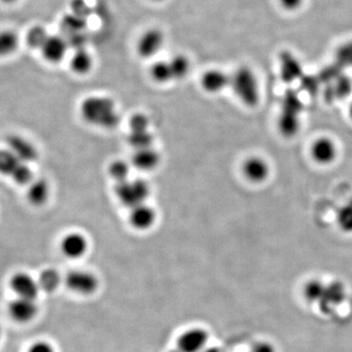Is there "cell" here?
I'll use <instances>...</instances> for the list:
<instances>
[{"label": "cell", "instance_id": "4", "mask_svg": "<svg viewBox=\"0 0 352 352\" xmlns=\"http://www.w3.org/2000/svg\"><path fill=\"white\" fill-rule=\"evenodd\" d=\"M116 195L120 203L132 208L146 203L150 195L149 184L143 179H126L116 186Z\"/></svg>", "mask_w": 352, "mask_h": 352}, {"label": "cell", "instance_id": "27", "mask_svg": "<svg viewBox=\"0 0 352 352\" xmlns=\"http://www.w3.org/2000/svg\"><path fill=\"white\" fill-rule=\"evenodd\" d=\"M129 142L134 148V150L151 147L153 135L150 131H131L129 135Z\"/></svg>", "mask_w": 352, "mask_h": 352}, {"label": "cell", "instance_id": "28", "mask_svg": "<svg viewBox=\"0 0 352 352\" xmlns=\"http://www.w3.org/2000/svg\"><path fill=\"white\" fill-rule=\"evenodd\" d=\"M48 36H47V32L43 27H34L30 30L29 34H28L27 43L30 47L41 50Z\"/></svg>", "mask_w": 352, "mask_h": 352}, {"label": "cell", "instance_id": "41", "mask_svg": "<svg viewBox=\"0 0 352 352\" xmlns=\"http://www.w3.org/2000/svg\"><path fill=\"white\" fill-rule=\"evenodd\" d=\"M0 339H1V329H0Z\"/></svg>", "mask_w": 352, "mask_h": 352}, {"label": "cell", "instance_id": "17", "mask_svg": "<svg viewBox=\"0 0 352 352\" xmlns=\"http://www.w3.org/2000/svg\"><path fill=\"white\" fill-rule=\"evenodd\" d=\"M161 157L154 148L147 147L136 149L132 156V164L141 170H152L159 166Z\"/></svg>", "mask_w": 352, "mask_h": 352}, {"label": "cell", "instance_id": "12", "mask_svg": "<svg viewBox=\"0 0 352 352\" xmlns=\"http://www.w3.org/2000/svg\"><path fill=\"white\" fill-rule=\"evenodd\" d=\"M10 285L17 298L36 300L39 291L38 283L27 273H17L14 275Z\"/></svg>", "mask_w": 352, "mask_h": 352}, {"label": "cell", "instance_id": "2", "mask_svg": "<svg viewBox=\"0 0 352 352\" xmlns=\"http://www.w3.org/2000/svg\"><path fill=\"white\" fill-rule=\"evenodd\" d=\"M80 113L88 124L102 129H115L120 122L116 104L108 97H88L80 106Z\"/></svg>", "mask_w": 352, "mask_h": 352}, {"label": "cell", "instance_id": "26", "mask_svg": "<svg viewBox=\"0 0 352 352\" xmlns=\"http://www.w3.org/2000/svg\"><path fill=\"white\" fill-rule=\"evenodd\" d=\"M131 166L122 160H116L109 166V173L118 183L129 179Z\"/></svg>", "mask_w": 352, "mask_h": 352}, {"label": "cell", "instance_id": "36", "mask_svg": "<svg viewBox=\"0 0 352 352\" xmlns=\"http://www.w3.org/2000/svg\"><path fill=\"white\" fill-rule=\"evenodd\" d=\"M280 2L284 8L288 9V10H295L302 3V0H280Z\"/></svg>", "mask_w": 352, "mask_h": 352}, {"label": "cell", "instance_id": "39", "mask_svg": "<svg viewBox=\"0 0 352 352\" xmlns=\"http://www.w3.org/2000/svg\"><path fill=\"white\" fill-rule=\"evenodd\" d=\"M349 117H351V119L352 120V102L351 103V105H349Z\"/></svg>", "mask_w": 352, "mask_h": 352}, {"label": "cell", "instance_id": "14", "mask_svg": "<svg viewBox=\"0 0 352 352\" xmlns=\"http://www.w3.org/2000/svg\"><path fill=\"white\" fill-rule=\"evenodd\" d=\"M9 314L14 320L25 323L32 321L36 316L38 307L34 300L17 298L9 305Z\"/></svg>", "mask_w": 352, "mask_h": 352}, {"label": "cell", "instance_id": "35", "mask_svg": "<svg viewBox=\"0 0 352 352\" xmlns=\"http://www.w3.org/2000/svg\"><path fill=\"white\" fill-rule=\"evenodd\" d=\"M28 352H56L54 347L46 342H38L30 347Z\"/></svg>", "mask_w": 352, "mask_h": 352}, {"label": "cell", "instance_id": "10", "mask_svg": "<svg viewBox=\"0 0 352 352\" xmlns=\"http://www.w3.org/2000/svg\"><path fill=\"white\" fill-rule=\"evenodd\" d=\"M6 142L8 146L7 149L10 150L22 163H31L38 157V151H36V147L22 136H8Z\"/></svg>", "mask_w": 352, "mask_h": 352}, {"label": "cell", "instance_id": "30", "mask_svg": "<svg viewBox=\"0 0 352 352\" xmlns=\"http://www.w3.org/2000/svg\"><path fill=\"white\" fill-rule=\"evenodd\" d=\"M11 177L18 184H29L32 182V173L28 164L21 163L14 171L13 175H11Z\"/></svg>", "mask_w": 352, "mask_h": 352}, {"label": "cell", "instance_id": "9", "mask_svg": "<svg viewBox=\"0 0 352 352\" xmlns=\"http://www.w3.org/2000/svg\"><path fill=\"white\" fill-rule=\"evenodd\" d=\"M310 154L316 163L327 166L333 163L337 157V146L332 139L320 138L312 143Z\"/></svg>", "mask_w": 352, "mask_h": 352}, {"label": "cell", "instance_id": "34", "mask_svg": "<svg viewBox=\"0 0 352 352\" xmlns=\"http://www.w3.org/2000/svg\"><path fill=\"white\" fill-rule=\"evenodd\" d=\"M251 352H277L274 344L266 340H261L252 346Z\"/></svg>", "mask_w": 352, "mask_h": 352}, {"label": "cell", "instance_id": "5", "mask_svg": "<svg viewBox=\"0 0 352 352\" xmlns=\"http://www.w3.org/2000/svg\"><path fill=\"white\" fill-rule=\"evenodd\" d=\"M99 285L98 277L88 271H72L66 277V286L78 295H94L98 289Z\"/></svg>", "mask_w": 352, "mask_h": 352}, {"label": "cell", "instance_id": "1", "mask_svg": "<svg viewBox=\"0 0 352 352\" xmlns=\"http://www.w3.org/2000/svg\"><path fill=\"white\" fill-rule=\"evenodd\" d=\"M302 294L307 302L318 307L323 314H329L333 307L344 302L346 291L342 282L326 284L322 280L311 279L303 286Z\"/></svg>", "mask_w": 352, "mask_h": 352}, {"label": "cell", "instance_id": "13", "mask_svg": "<svg viewBox=\"0 0 352 352\" xmlns=\"http://www.w3.org/2000/svg\"><path fill=\"white\" fill-rule=\"evenodd\" d=\"M88 241L82 234H67L61 242V251L67 258L78 259L87 254Z\"/></svg>", "mask_w": 352, "mask_h": 352}, {"label": "cell", "instance_id": "23", "mask_svg": "<svg viewBox=\"0 0 352 352\" xmlns=\"http://www.w3.org/2000/svg\"><path fill=\"white\" fill-rule=\"evenodd\" d=\"M22 163L9 149H0V173L12 175L17 166Z\"/></svg>", "mask_w": 352, "mask_h": 352}, {"label": "cell", "instance_id": "22", "mask_svg": "<svg viewBox=\"0 0 352 352\" xmlns=\"http://www.w3.org/2000/svg\"><path fill=\"white\" fill-rule=\"evenodd\" d=\"M19 38L12 31L0 32V57L8 56L17 50Z\"/></svg>", "mask_w": 352, "mask_h": 352}, {"label": "cell", "instance_id": "21", "mask_svg": "<svg viewBox=\"0 0 352 352\" xmlns=\"http://www.w3.org/2000/svg\"><path fill=\"white\" fill-rule=\"evenodd\" d=\"M170 63L171 75L173 80H179L188 75L190 71V61L184 55H175L168 60Z\"/></svg>", "mask_w": 352, "mask_h": 352}, {"label": "cell", "instance_id": "24", "mask_svg": "<svg viewBox=\"0 0 352 352\" xmlns=\"http://www.w3.org/2000/svg\"><path fill=\"white\" fill-rule=\"evenodd\" d=\"M150 74H151L153 80L159 83H166L173 80L168 61L161 60V61L155 62L150 69Z\"/></svg>", "mask_w": 352, "mask_h": 352}, {"label": "cell", "instance_id": "31", "mask_svg": "<svg viewBox=\"0 0 352 352\" xmlns=\"http://www.w3.org/2000/svg\"><path fill=\"white\" fill-rule=\"evenodd\" d=\"M337 65L339 67L352 66V41L340 46L337 51Z\"/></svg>", "mask_w": 352, "mask_h": 352}, {"label": "cell", "instance_id": "18", "mask_svg": "<svg viewBox=\"0 0 352 352\" xmlns=\"http://www.w3.org/2000/svg\"><path fill=\"white\" fill-rule=\"evenodd\" d=\"M281 75L286 82H293L302 75V68L293 55L285 52L281 54Z\"/></svg>", "mask_w": 352, "mask_h": 352}, {"label": "cell", "instance_id": "15", "mask_svg": "<svg viewBox=\"0 0 352 352\" xmlns=\"http://www.w3.org/2000/svg\"><path fill=\"white\" fill-rule=\"evenodd\" d=\"M68 46V43L61 36H48L41 50L46 61L50 63H58L64 59Z\"/></svg>", "mask_w": 352, "mask_h": 352}, {"label": "cell", "instance_id": "16", "mask_svg": "<svg viewBox=\"0 0 352 352\" xmlns=\"http://www.w3.org/2000/svg\"><path fill=\"white\" fill-rule=\"evenodd\" d=\"M201 87L210 94H217L230 85V76L221 69H208L201 78Z\"/></svg>", "mask_w": 352, "mask_h": 352}, {"label": "cell", "instance_id": "29", "mask_svg": "<svg viewBox=\"0 0 352 352\" xmlns=\"http://www.w3.org/2000/svg\"><path fill=\"white\" fill-rule=\"evenodd\" d=\"M338 222L342 230L352 232V200L340 210Z\"/></svg>", "mask_w": 352, "mask_h": 352}, {"label": "cell", "instance_id": "20", "mask_svg": "<svg viewBox=\"0 0 352 352\" xmlns=\"http://www.w3.org/2000/svg\"><path fill=\"white\" fill-rule=\"evenodd\" d=\"M69 66L74 73L78 74V75H85V74L89 73L90 69H92L94 60L89 53L82 48V50L76 51L75 54L72 57Z\"/></svg>", "mask_w": 352, "mask_h": 352}, {"label": "cell", "instance_id": "33", "mask_svg": "<svg viewBox=\"0 0 352 352\" xmlns=\"http://www.w3.org/2000/svg\"><path fill=\"white\" fill-rule=\"evenodd\" d=\"M65 27L68 28L69 30H75L78 32L82 30L83 28V20L80 18V16H71V17L66 18L64 21Z\"/></svg>", "mask_w": 352, "mask_h": 352}, {"label": "cell", "instance_id": "37", "mask_svg": "<svg viewBox=\"0 0 352 352\" xmlns=\"http://www.w3.org/2000/svg\"><path fill=\"white\" fill-rule=\"evenodd\" d=\"M201 352H220V349L217 346H207Z\"/></svg>", "mask_w": 352, "mask_h": 352}, {"label": "cell", "instance_id": "7", "mask_svg": "<svg viewBox=\"0 0 352 352\" xmlns=\"http://www.w3.org/2000/svg\"><path fill=\"white\" fill-rule=\"evenodd\" d=\"M164 43V32L157 28H151L143 32L136 44V50L139 56L147 59L155 56L163 47Z\"/></svg>", "mask_w": 352, "mask_h": 352}, {"label": "cell", "instance_id": "8", "mask_svg": "<svg viewBox=\"0 0 352 352\" xmlns=\"http://www.w3.org/2000/svg\"><path fill=\"white\" fill-rule=\"evenodd\" d=\"M243 175L249 182L263 183L270 175V166L261 157H250L243 164Z\"/></svg>", "mask_w": 352, "mask_h": 352}, {"label": "cell", "instance_id": "25", "mask_svg": "<svg viewBox=\"0 0 352 352\" xmlns=\"http://www.w3.org/2000/svg\"><path fill=\"white\" fill-rule=\"evenodd\" d=\"M60 276L56 271L47 270L43 271L39 276L38 286L39 289H43L46 293H51L55 291L59 286Z\"/></svg>", "mask_w": 352, "mask_h": 352}, {"label": "cell", "instance_id": "40", "mask_svg": "<svg viewBox=\"0 0 352 352\" xmlns=\"http://www.w3.org/2000/svg\"><path fill=\"white\" fill-rule=\"evenodd\" d=\"M152 1H163V0H152Z\"/></svg>", "mask_w": 352, "mask_h": 352}, {"label": "cell", "instance_id": "6", "mask_svg": "<svg viewBox=\"0 0 352 352\" xmlns=\"http://www.w3.org/2000/svg\"><path fill=\"white\" fill-rule=\"evenodd\" d=\"M210 333L205 328L193 327L184 331L176 340L179 352H201L208 346Z\"/></svg>", "mask_w": 352, "mask_h": 352}, {"label": "cell", "instance_id": "11", "mask_svg": "<svg viewBox=\"0 0 352 352\" xmlns=\"http://www.w3.org/2000/svg\"><path fill=\"white\" fill-rule=\"evenodd\" d=\"M156 219L157 214L154 208L146 203L131 208L129 212V222L138 230L144 231L151 228Z\"/></svg>", "mask_w": 352, "mask_h": 352}, {"label": "cell", "instance_id": "19", "mask_svg": "<svg viewBox=\"0 0 352 352\" xmlns=\"http://www.w3.org/2000/svg\"><path fill=\"white\" fill-rule=\"evenodd\" d=\"M50 197V186L45 180H32L28 190V199L32 205L41 206Z\"/></svg>", "mask_w": 352, "mask_h": 352}, {"label": "cell", "instance_id": "32", "mask_svg": "<svg viewBox=\"0 0 352 352\" xmlns=\"http://www.w3.org/2000/svg\"><path fill=\"white\" fill-rule=\"evenodd\" d=\"M150 120L143 113H135L129 120V129L131 131H149Z\"/></svg>", "mask_w": 352, "mask_h": 352}, {"label": "cell", "instance_id": "38", "mask_svg": "<svg viewBox=\"0 0 352 352\" xmlns=\"http://www.w3.org/2000/svg\"><path fill=\"white\" fill-rule=\"evenodd\" d=\"M1 1H3L4 3H13V2L17 1V0H1Z\"/></svg>", "mask_w": 352, "mask_h": 352}, {"label": "cell", "instance_id": "3", "mask_svg": "<svg viewBox=\"0 0 352 352\" xmlns=\"http://www.w3.org/2000/svg\"><path fill=\"white\" fill-rule=\"evenodd\" d=\"M230 87L234 94L248 107H254L259 102L258 78L248 67H241L230 76Z\"/></svg>", "mask_w": 352, "mask_h": 352}]
</instances>
